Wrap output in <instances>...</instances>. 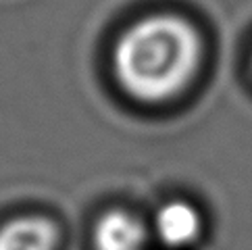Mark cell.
<instances>
[{
    "label": "cell",
    "instance_id": "cell-1",
    "mask_svg": "<svg viewBox=\"0 0 252 250\" xmlns=\"http://www.w3.org/2000/svg\"><path fill=\"white\" fill-rule=\"evenodd\" d=\"M202 61V42L190 21L152 15L125 30L113 52L121 90L140 102H165L192 84Z\"/></svg>",
    "mask_w": 252,
    "mask_h": 250
},
{
    "label": "cell",
    "instance_id": "cell-2",
    "mask_svg": "<svg viewBox=\"0 0 252 250\" xmlns=\"http://www.w3.org/2000/svg\"><path fill=\"white\" fill-rule=\"evenodd\" d=\"M155 236L169 248H186L194 244L202 231V217L194 204L186 200H169L160 204L152 219Z\"/></svg>",
    "mask_w": 252,
    "mask_h": 250
},
{
    "label": "cell",
    "instance_id": "cell-3",
    "mask_svg": "<svg viewBox=\"0 0 252 250\" xmlns=\"http://www.w3.org/2000/svg\"><path fill=\"white\" fill-rule=\"evenodd\" d=\"M146 225L127 211H109L96 221V250H144L148 242Z\"/></svg>",
    "mask_w": 252,
    "mask_h": 250
},
{
    "label": "cell",
    "instance_id": "cell-4",
    "mask_svg": "<svg viewBox=\"0 0 252 250\" xmlns=\"http://www.w3.org/2000/svg\"><path fill=\"white\" fill-rule=\"evenodd\" d=\"M57 227L44 217H19L0 227V250H55Z\"/></svg>",
    "mask_w": 252,
    "mask_h": 250
}]
</instances>
